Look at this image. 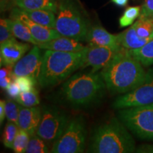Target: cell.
I'll return each mask as SVG.
<instances>
[{
  "mask_svg": "<svg viewBox=\"0 0 153 153\" xmlns=\"http://www.w3.org/2000/svg\"><path fill=\"white\" fill-rule=\"evenodd\" d=\"M10 18L16 19L20 20L28 28L34 39L37 41L38 45L40 43L52 41L60 37L62 35L57 32L55 28H51L37 24L26 16L22 9L14 7L11 11Z\"/></svg>",
  "mask_w": 153,
  "mask_h": 153,
  "instance_id": "7c38bea8",
  "label": "cell"
},
{
  "mask_svg": "<svg viewBox=\"0 0 153 153\" xmlns=\"http://www.w3.org/2000/svg\"><path fill=\"white\" fill-rule=\"evenodd\" d=\"M55 28L63 36L86 41L89 26L74 0H59Z\"/></svg>",
  "mask_w": 153,
  "mask_h": 153,
  "instance_id": "5b68a950",
  "label": "cell"
},
{
  "mask_svg": "<svg viewBox=\"0 0 153 153\" xmlns=\"http://www.w3.org/2000/svg\"><path fill=\"white\" fill-rule=\"evenodd\" d=\"M9 24L13 35L15 38H19L23 41L31 43L32 45H38L37 41L34 39L31 33L27 26L22 22L16 19H9Z\"/></svg>",
  "mask_w": 153,
  "mask_h": 153,
  "instance_id": "d6986e66",
  "label": "cell"
},
{
  "mask_svg": "<svg viewBox=\"0 0 153 153\" xmlns=\"http://www.w3.org/2000/svg\"><path fill=\"white\" fill-rule=\"evenodd\" d=\"M106 89L112 94H126L142 83L146 72L128 49L118 52L100 72Z\"/></svg>",
  "mask_w": 153,
  "mask_h": 153,
  "instance_id": "6da1fadb",
  "label": "cell"
},
{
  "mask_svg": "<svg viewBox=\"0 0 153 153\" xmlns=\"http://www.w3.org/2000/svg\"><path fill=\"white\" fill-rule=\"evenodd\" d=\"M128 51L143 66L149 67L153 65V39L140 48Z\"/></svg>",
  "mask_w": 153,
  "mask_h": 153,
  "instance_id": "ffe728a7",
  "label": "cell"
},
{
  "mask_svg": "<svg viewBox=\"0 0 153 153\" xmlns=\"http://www.w3.org/2000/svg\"><path fill=\"white\" fill-rule=\"evenodd\" d=\"M22 11L28 18L37 24H41L45 27L55 28L56 16H55V13L53 11L44 10V9H36V10L22 9Z\"/></svg>",
  "mask_w": 153,
  "mask_h": 153,
  "instance_id": "ac0fdd59",
  "label": "cell"
},
{
  "mask_svg": "<svg viewBox=\"0 0 153 153\" xmlns=\"http://www.w3.org/2000/svg\"><path fill=\"white\" fill-rule=\"evenodd\" d=\"M19 129V126L13 122L8 121L6 124L3 133V143L7 148H13L14 140Z\"/></svg>",
  "mask_w": 153,
  "mask_h": 153,
  "instance_id": "cb8c5ba5",
  "label": "cell"
},
{
  "mask_svg": "<svg viewBox=\"0 0 153 153\" xmlns=\"http://www.w3.org/2000/svg\"><path fill=\"white\" fill-rule=\"evenodd\" d=\"M16 7L22 9H44L57 14L58 3L57 0H12Z\"/></svg>",
  "mask_w": 153,
  "mask_h": 153,
  "instance_id": "e0dca14e",
  "label": "cell"
},
{
  "mask_svg": "<svg viewBox=\"0 0 153 153\" xmlns=\"http://www.w3.org/2000/svg\"><path fill=\"white\" fill-rule=\"evenodd\" d=\"M15 38L13 35L9 19H1L0 21V44Z\"/></svg>",
  "mask_w": 153,
  "mask_h": 153,
  "instance_id": "83f0119b",
  "label": "cell"
},
{
  "mask_svg": "<svg viewBox=\"0 0 153 153\" xmlns=\"http://www.w3.org/2000/svg\"><path fill=\"white\" fill-rule=\"evenodd\" d=\"M30 135L28 132L19 128L16 137L13 144V150L15 153L26 152Z\"/></svg>",
  "mask_w": 153,
  "mask_h": 153,
  "instance_id": "d4e9b609",
  "label": "cell"
},
{
  "mask_svg": "<svg viewBox=\"0 0 153 153\" xmlns=\"http://www.w3.org/2000/svg\"><path fill=\"white\" fill-rule=\"evenodd\" d=\"M153 17V0H145L142 7L139 18H152Z\"/></svg>",
  "mask_w": 153,
  "mask_h": 153,
  "instance_id": "f1b7e54d",
  "label": "cell"
},
{
  "mask_svg": "<svg viewBox=\"0 0 153 153\" xmlns=\"http://www.w3.org/2000/svg\"><path fill=\"white\" fill-rule=\"evenodd\" d=\"M51 151L43 138L36 133L30 135L26 153H47Z\"/></svg>",
  "mask_w": 153,
  "mask_h": 153,
  "instance_id": "603a6c76",
  "label": "cell"
},
{
  "mask_svg": "<svg viewBox=\"0 0 153 153\" xmlns=\"http://www.w3.org/2000/svg\"><path fill=\"white\" fill-rule=\"evenodd\" d=\"M85 54V48L79 52L45 50L38 83L42 87L48 88L68 79L74 72L81 68Z\"/></svg>",
  "mask_w": 153,
  "mask_h": 153,
  "instance_id": "277c9868",
  "label": "cell"
},
{
  "mask_svg": "<svg viewBox=\"0 0 153 153\" xmlns=\"http://www.w3.org/2000/svg\"><path fill=\"white\" fill-rule=\"evenodd\" d=\"M41 50L61 51V52H79L85 48L81 42L74 38L61 36L45 43L38 44Z\"/></svg>",
  "mask_w": 153,
  "mask_h": 153,
  "instance_id": "2e32d148",
  "label": "cell"
},
{
  "mask_svg": "<svg viewBox=\"0 0 153 153\" xmlns=\"http://www.w3.org/2000/svg\"><path fill=\"white\" fill-rule=\"evenodd\" d=\"M6 117V113H5V101L1 99L0 101V123L1 125L4 120Z\"/></svg>",
  "mask_w": 153,
  "mask_h": 153,
  "instance_id": "d6a6232c",
  "label": "cell"
},
{
  "mask_svg": "<svg viewBox=\"0 0 153 153\" xmlns=\"http://www.w3.org/2000/svg\"><path fill=\"white\" fill-rule=\"evenodd\" d=\"M152 18H153V17H152Z\"/></svg>",
  "mask_w": 153,
  "mask_h": 153,
  "instance_id": "e575fe53",
  "label": "cell"
},
{
  "mask_svg": "<svg viewBox=\"0 0 153 153\" xmlns=\"http://www.w3.org/2000/svg\"><path fill=\"white\" fill-rule=\"evenodd\" d=\"M16 101L22 106L26 107L36 106L40 104L39 94L36 88L28 91H22L16 98Z\"/></svg>",
  "mask_w": 153,
  "mask_h": 153,
  "instance_id": "44dd1931",
  "label": "cell"
},
{
  "mask_svg": "<svg viewBox=\"0 0 153 153\" xmlns=\"http://www.w3.org/2000/svg\"><path fill=\"white\" fill-rule=\"evenodd\" d=\"M128 130L118 118H111L99 124L91 133L88 152H135V142Z\"/></svg>",
  "mask_w": 153,
  "mask_h": 153,
  "instance_id": "3957f363",
  "label": "cell"
},
{
  "mask_svg": "<svg viewBox=\"0 0 153 153\" xmlns=\"http://www.w3.org/2000/svg\"><path fill=\"white\" fill-rule=\"evenodd\" d=\"M135 152L140 153H153V145L144 144L137 147L135 150Z\"/></svg>",
  "mask_w": 153,
  "mask_h": 153,
  "instance_id": "4dcf8cb0",
  "label": "cell"
},
{
  "mask_svg": "<svg viewBox=\"0 0 153 153\" xmlns=\"http://www.w3.org/2000/svg\"><path fill=\"white\" fill-rule=\"evenodd\" d=\"M64 111L56 106H43L41 120L36 134L47 143H54L60 137L69 123Z\"/></svg>",
  "mask_w": 153,
  "mask_h": 153,
  "instance_id": "ba28073f",
  "label": "cell"
},
{
  "mask_svg": "<svg viewBox=\"0 0 153 153\" xmlns=\"http://www.w3.org/2000/svg\"><path fill=\"white\" fill-rule=\"evenodd\" d=\"M106 89L100 72H79L68 78L60 87V99L70 106L79 108L102 98Z\"/></svg>",
  "mask_w": 153,
  "mask_h": 153,
  "instance_id": "7a4b0ae2",
  "label": "cell"
},
{
  "mask_svg": "<svg viewBox=\"0 0 153 153\" xmlns=\"http://www.w3.org/2000/svg\"><path fill=\"white\" fill-rule=\"evenodd\" d=\"M129 0H111V2L120 7H123L127 5Z\"/></svg>",
  "mask_w": 153,
  "mask_h": 153,
  "instance_id": "836d02e7",
  "label": "cell"
},
{
  "mask_svg": "<svg viewBox=\"0 0 153 153\" xmlns=\"http://www.w3.org/2000/svg\"><path fill=\"white\" fill-rule=\"evenodd\" d=\"M87 129L85 118L82 115L69 120L62 135L53 143L51 152L82 153L87 145Z\"/></svg>",
  "mask_w": 153,
  "mask_h": 153,
  "instance_id": "52a82bcc",
  "label": "cell"
},
{
  "mask_svg": "<svg viewBox=\"0 0 153 153\" xmlns=\"http://www.w3.org/2000/svg\"><path fill=\"white\" fill-rule=\"evenodd\" d=\"M14 80L12 76H6V77L0 78V86L1 89H7L11 82Z\"/></svg>",
  "mask_w": 153,
  "mask_h": 153,
  "instance_id": "1f68e13d",
  "label": "cell"
},
{
  "mask_svg": "<svg viewBox=\"0 0 153 153\" xmlns=\"http://www.w3.org/2000/svg\"><path fill=\"white\" fill-rule=\"evenodd\" d=\"M118 118L135 136L153 140V104L118 109Z\"/></svg>",
  "mask_w": 153,
  "mask_h": 153,
  "instance_id": "8992f818",
  "label": "cell"
},
{
  "mask_svg": "<svg viewBox=\"0 0 153 153\" xmlns=\"http://www.w3.org/2000/svg\"><path fill=\"white\" fill-rule=\"evenodd\" d=\"M21 105L16 101L9 99L5 101V113L6 118L8 121L13 122L18 125Z\"/></svg>",
  "mask_w": 153,
  "mask_h": 153,
  "instance_id": "484cf974",
  "label": "cell"
},
{
  "mask_svg": "<svg viewBox=\"0 0 153 153\" xmlns=\"http://www.w3.org/2000/svg\"><path fill=\"white\" fill-rule=\"evenodd\" d=\"M7 91L9 97L15 99H16V97L20 94V93L22 92V90H21L19 85L14 81V80H13V81L11 82V83L9 85L8 88L7 89Z\"/></svg>",
  "mask_w": 153,
  "mask_h": 153,
  "instance_id": "f546056e",
  "label": "cell"
},
{
  "mask_svg": "<svg viewBox=\"0 0 153 153\" xmlns=\"http://www.w3.org/2000/svg\"><path fill=\"white\" fill-rule=\"evenodd\" d=\"M14 80L18 84L22 91H28L35 88L38 80L35 78L28 76H21L15 77Z\"/></svg>",
  "mask_w": 153,
  "mask_h": 153,
  "instance_id": "4316f807",
  "label": "cell"
},
{
  "mask_svg": "<svg viewBox=\"0 0 153 153\" xmlns=\"http://www.w3.org/2000/svg\"><path fill=\"white\" fill-rule=\"evenodd\" d=\"M1 65L13 68L30 48V44L20 43L15 38L0 44Z\"/></svg>",
  "mask_w": 153,
  "mask_h": 153,
  "instance_id": "4fadbf2b",
  "label": "cell"
},
{
  "mask_svg": "<svg viewBox=\"0 0 153 153\" xmlns=\"http://www.w3.org/2000/svg\"><path fill=\"white\" fill-rule=\"evenodd\" d=\"M141 13V7H129L124 11L123 15L119 19V26L120 28L131 26L134 24L136 19L139 18Z\"/></svg>",
  "mask_w": 153,
  "mask_h": 153,
  "instance_id": "7402d4cb",
  "label": "cell"
},
{
  "mask_svg": "<svg viewBox=\"0 0 153 153\" xmlns=\"http://www.w3.org/2000/svg\"><path fill=\"white\" fill-rule=\"evenodd\" d=\"M153 104V67L146 72L142 83L133 91L122 94L113 103L116 109Z\"/></svg>",
  "mask_w": 153,
  "mask_h": 153,
  "instance_id": "9c48e42d",
  "label": "cell"
},
{
  "mask_svg": "<svg viewBox=\"0 0 153 153\" xmlns=\"http://www.w3.org/2000/svg\"><path fill=\"white\" fill-rule=\"evenodd\" d=\"M21 105V104H20ZM42 116V108L38 106H20L18 126L30 135L36 133Z\"/></svg>",
  "mask_w": 153,
  "mask_h": 153,
  "instance_id": "9a60e30c",
  "label": "cell"
},
{
  "mask_svg": "<svg viewBox=\"0 0 153 153\" xmlns=\"http://www.w3.org/2000/svg\"><path fill=\"white\" fill-rule=\"evenodd\" d=\"M38 45H33L27 54L17 62L12 69L13 79L21 76H28L38 80L41 71L43 55Z\"/></svg>",
  "mask_w": 153,
  "mask_h": 153,
  "instance_id": "30bf717a",
  "label": "cell"
},
{
  "mask_svg": "<svg viewBox=\"0 0 153 153\" xmlns=\"http://www.w3.org/2000/svg\"><path fill=\"white\" fill-rule=\"evenodd\" d=\"M86 41L88 45L106 47L115 52H119L123 48L118 42L117 35L110 33L100 25L90 26Z\"/></svg>",
  "mask_w": 153,
  "mask_h": 153,
  "instance_id": "5bb4252c",
  "label": "cell"
},
{
  "mask_svg": "<svg viewBox=\"0 0 153 153\" xmlns=\"http://www.w3.org/2000/svg\"><path fill=\"white\" fill-rule=\"evenodd\" d=\"M117 53L106 47L88 45L85 48V57L80 69L90 68V72H97L107 65Z\"/></svg>",
  "mask_w": 153,
  "mask_h": 153,
  "instance_id": "8fae6325",
  "label": "cell"
}]
</instances>
